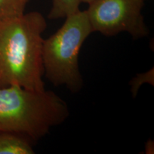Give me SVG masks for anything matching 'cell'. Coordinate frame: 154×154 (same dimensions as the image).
Returning a JSON list of instances; mask_svg holds the SVG:
<instances>
[{"label": "cell", "mask_w": 154, "mask_h": 154, "mask_svg": "<svg viewBox=\"0 0 154 154\" xmlns=\"http://www.w3.org/2000/svg\"><path fill=\"white\" fill-rule=\"evenodd\" d=\"M144 1H145V0H144Z\"/></svg>", "instance_id": "cell-11"}, {"label": "cell", "mask_w": 154, "mask_h": 154, "mask_svg": "<svg viewBox=\"0 0 154 154\" xmlns=\"http://www.w3.org/2000/svg\"><path fill=\"white\" fill-rule=\"evenodd\" d=\"M82 0H52V5L48 14V19L55 20L66 18L79 10Z\"/></svg>", "instance_id": "cell-6"}, {"label": "cell", "mask_w": 154, "mask_h": 154, "mask_svg": "<svg viewBox=\"0 0 154 154\" xmlns=\"http://www.w3.org/2000/svg\"><path fill=\"white\" fill-rule=\"evenodd\" d=\"M93 0H82V3H85V4H89Z\"/></svg>", "instance_id": "cell-10"}, {"label": "cell", "mask_w": 154, "mask_h": 154, "mask_svg": "<svg viewBox=\"0 0 154 154\" xmlns=\"http://www.w3.org/2000/svg\"><path fill=\"white\" fill-rule=\"evenodd\" d=\"M68 104L52 91L0 88V131L38 140L68 119Z\"/></svg>", "instance_id": "cell-2"}, {"label": "cell", "mask_w": 154, "mask_h": 154, "mask_svg": "<svg viewBox=\"0 0 154 154\" xmlns=\"http://www.w3.org/2000/svg\"><path fill=\"white\" fill-rule=\"evenodd\" d=\"M30 0H0V19L21 16Z\"/></svg>", "instance_id": "cell-7"}, {"label": "cell", "mask_w": 154, "mask_h": 154, "mask_svg": "<svg viewBox=\"0 0 154 154\" xmlns=\"http://www.w3.org/2000/svg\"><path fill=\"white\" fill-rule=\"evenodd\" d=\"M34 151L27 138L0 131V154H33Z\"/></svg>", "instance_id": "cell-5"}, {"label": "cell", "mask_w": 154, "mask_h": 154, "mask_svg": "<svg viewBox=\"0 0 154 154\" xmlns=\"http://www.w3.org/2000/svg\"><path fill=\"white\" fill-rule=\"evenodd\" d=\"M65 19L60 29L43 40L44 76L52 85L64 86L76 94L84 86L79 64V51L93 30L86 10L79 9Z\"/></svg>", "instance_id": "cell-3"}, {"label": "cell", "mask_w": 154, "mask_h": 154, "mask_svg": "<svg viewBox=\"0 0 154 154\" xmlns=\"http://www.w3.org/2000/svg\"><path fill=\"white\" fill-rule=\"evenodd\" d=\"M88 5L86 11L93 32L106 36L126 32L134 39L149 34L142 14L144 0H93Z\"/></svg>", "instance_id": "cell-4"}, {"label": "cell", "mask_w": 154, "mask_h": 154, "mask_svg": "<svg viewBox=\"0 0 154 154\" xmlns=\"http://www.w3.org/2000/svg\"><path fill=\"white\" fill-rule=\"evenodd\" d=\"M143 84H149L152 86L154 85L153 67L148 72L139 73L131 80L129 85L131 86V91L134 99L138 95L139 88Z\"/></svg>", "instance_id": "cell-8"}, {"label": "cell", "mask_w": 154, "mask_h": 154, "mask_svg": "<svg viewBox=\"0 0 154 154\" xmlns=\"http://www.w3.org/2000/svg\"><path fill=\"white\" fill-rule=\"evenodd\" d=\"M154 142L153 140H149L145 145V153L147 154L154 153Z\"/></svg>", "instance_id": "cell-9"}, {"label": "cell", "mask_w": 154, "mask_h": 154, "mask_svg": "<svg viewBox=\"0 0 154 154\" xmlns=\"http://www.w3.org/2000/svg\"><path fill=\"white\" fill-rule=\"evenodd\" d=\"M47 27L38 11L0 19V88L45 89L42 49Z\"/></svg>", "instance_id": "cell-1"}]
</instances>
